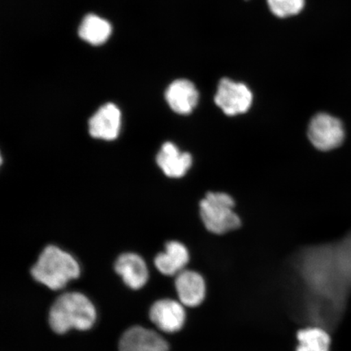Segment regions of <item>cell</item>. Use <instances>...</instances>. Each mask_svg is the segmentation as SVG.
<instances>
[{"label":"cell","mask_w":351,"mask_h":351,"mask_svg":"<svg viewBox=\"0 0 351 351\" xmlns=\"http://www.w3.org/2000/svg\"><path fill=\"white\" fill-rule=\"evenodd\" d=\"M96 318L93 304L77 292L66 293L57 298L49 311L50 327L57 335H64L71 328L89 330Z\"/></svg>","instance_id":"6da1fadb"},{"label":"cell","mask_w":351,"mask_h":351,"mask_svg":"<svg viewBox=\"0 0 351 351\" xmlns=\"http://www.w3.org/2000/svg\"><path fill=\"white\" fill-rule=\"evenodd\" d=\"M80 274V266L75 258L53 245L44 248L32 269L34 280L52 291L63 289L70 280L78 278Z\"/></svg>","instance_id":"7a4b0ae2"},{"label":"cell","mask_w":351,"mask_h":351,"mask_svg":"<svg viewBox=\"0 0 351 351\" xmlns=\"http://www.w3.org/2000/svg\"><path fill=\"white\" fill-rule=\"evenodd\" d=\"M234 208L235 201L227 193L208 192L199 203L200 217L206 229L219 235L238 230L241 221Z\"/></svg>","instance_id":"3957f363"},{"label":"cell","mask_w":351,"mask_h":351,"mask_svg":"<svg viewBox=\"0 0 351 351\" xmlns=\"http://www.w3.org/2000/svg\"><path fill=\"white\" fill-rule=\"evenodd\" d=\"M307 137L317 150L330 152L343 144L345 127L339 118L328 113L319 112L311 118L307 128Z\"/></svg>","instance_id":"277c9868"},{"label":"cell","mask_w":351,"mask_h":351,"mask_svg":"<svg viewBox=\"0 0 351 351\" xmlns=\"http://www.w3.org/2000/svg\"><path fill=\"white\" fill-rule=\"evenodd\" d=\"M254 95L243 82L223 77L219 82L214 101L226 116L236 117L247 112L252 108Z\"/></svg>","instance_id":"5b68a950"},{"label":"cell","mask_w":351,"mask_h":351,"mask_svg":"<svg viewBox=\"0 0 351 351\" xmlns=\"http://www.w3.org/2000/svg\"><path fill=\"white\" fill-rule=\"evenodd\" d=\"M88 127L91 137L113 141L118 138L121 129V110L112 103L103 105L90 118Z\"/></svg>","instance_id":"8992f818"},{"label":"cell","mask_w":351,"mask_h":351,"mask_svg":"<svg viewBox=\"0 0 351 351\" xmlns=\"http://www.w3.org/2000/svg\"><path fill=\"white\" fill-rule=\"evenodd\" d=\"M182 305L173 300L156 301L149 313L152 322L165 332L181 330L186 322V311Z\"/></svg>","instance_id":"52a82bcc"},{"label":"cell","mask_w":351,"mask_h":351,"mask_svg":"<svg viewBox=\"0 0 351 351\" xmlns=\"http://www.w3.org/2000/svg\"><path fill=\"white\" fill-rule=\"evenodd\" d=\"M168 342L159 333L141 326L126 330L119 341V351H169Z\"/></svg>","instance_id":"ba28073f"},{"label":"cell","mask_w":351,"mask_h":351,"mask_svg":"<svg viewBox=\"0 0 351 351\" xmlns=\"http://www.w3.org/2000/svg\"><path fill=\"white\" fill-rule=\"evenodd\" d=\"M165 99L174 112L187 116L194 112L199 104V92L192 82L178 79L167 88Z\"/></svg>","instance_id":"9c48e42d"},{"label":"cell","mask_w":351,"mask_h":351,"mask_svg":"<svg viewBox=\"0 0 351 351\" xmlns=\"http://www.w3.org/2000/svg\"><path fill=\"white\" fill-rule=\"evenodd\" d=\"M156 163L167 177L181 178L191 169L193 158L190 153L180 150L177 145L167 142L157 154Z\"/></svg>","instance_id":"30bf717a"},{"label":"cell","mask_w":351,"mask_h":351,"mask_svg":"<svg viewBox=\"0 0 351 351\" xmlns=\"http://www.w3.org/2000/svg\"><path fill=\"white\" fill-rule=\"evenodd\" d=\"M116 273L123 282L132 289L137 291L147 282L149 271L143 258L134 253H125L118 257L115 265Z\"/></svg>","instance_id":"8fae6325"},{"label":"cell","mask_w":351,"mask_h":351,"mask_svg":"<svg viewBox=\"0 0 351 351\" xmlns=\"http://www.w3.org/2000/svg\"><path fill=\"white\" fill-rule=\"evenodd\" d=\"M175 287L183 305L195 307L204 300L206 284L203 276L196 271L184 270L177 275Z\"/></svg>","instance_id":"7c38bea8"},{"label":"cell","mask_w":351,"mask_h":351,"mask_svg":"<svg viewBox=\"0 0 351 351\" xmlns=\"http://www.w3.org/2000/svg\"><path fill=\"white\" fill-rule=\"evenodd\" d=\"M190 261V254L186 245L178 241H171L165 245V252L157 254L155 265L160 273L165 276H177L185 270Z\"/></svg>","instance_id":"4fadbf2b"},{"label":"cell","mask_w":351,"mask_h":351,"mask_svg":"<svg viewBox=\"0 0 351 351\" xmlns=\"http://www.w3.org/2000/svg\"><path fill=\"white\" fill-rule=\"evenodd\" d=\"M78 33L83 40L98 46L108 40L112 34V25L98 16L89 14L83 19Z\"/></svg>","instance_id":"5bb4252c"},{"label":"cell","mask_w":351,"mask_h":351,"mask_svg":"<svg viewBox=\"0 0 351 351\" xmlns=\"http://www.w3.org/2000/svg\"><path fill=\"white\" fill-rule=\"evenodd\" d=\"M296 351H330L331 337L326 328L308 327L298 331Z\"/></svg>","instance_id":"9a60e30c"},{"label":"cell","mask_w":351,"mask_h":351,"mask_svg":"<svg viewBox=\"0 0 351 351\" xmlns=\"http://www.w3.org/2000/svg\"><path fill=\"white\" fill-rule=\"evenodd\" d=\"M332 245L337 265L351 288V232Z\"/></svg>","instance_id":"2e32d148"},{"label":"cell","mask_w":351,"mask_h":351,"mask_svg":"<svg viewBox=\"0 0 351 351\" xmlns=\"http://www.w3.org/2000/svg\"><path fill=\"white\" fill-rule=\"evenodd\" d=\"M267 6L278 19H288L300 14L305 7V0H267Z\"/></svg>","instance_id":"e0dca14e"}]
</instances>
